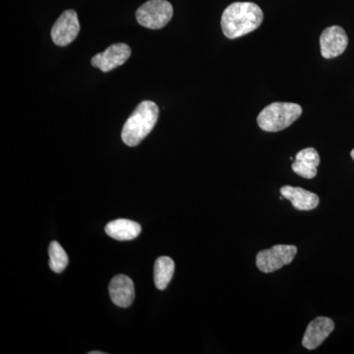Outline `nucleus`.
<instances>
[{
    "instance_id": "f257e3e1",
    "label": "nucleus",
    "mask_w": 354,
    "mask_h": 354,
    "mask_svg": "<svg viewBox=\"0 0 354 354\" xmlns=\"http://www.w3.org/2000/svg\"><path fill=\"white\" fill-rule=\"evenodd\" d=\"M264 14L252 2H234L223 11L221 29L228 39H237L255 31L262 24Z\"/></svg>"
},
{
    "instance_id": "f03ea898",
    "label": "nucleus",
    "mask_w": 354,
    "mask_h": 354,
    "mask_svg": "<svg viewBox=\"0 0 354 354\" xmlns=\"http://www.w3.org/2000/svg\"><path fill=\"white\" fill-rule=\"evenodd\" d=\"M158 113L160 109L155 102H140L122 128V141L129 147L138 146L155 127Z\"/></svg>"
},
{
    "instance_id": "7ed1b4c3",
    "label": "nucleus",
    "mask_w": 354,
    "mask_h": 354,
    "mask_svg": "<svg viewBox=\"0 0 354 354\" xmlns=\"http://www.w3.org/2000/svg\"><path fill=\"white\" fill-rule=\"evenodd\" d=\"M302 114V108L293 102H272L261 111L258 125L266 132H278L290 127Z\"/></svg>"
},
{
    "instance_id": "20e7f679",
    "label": "nucleus",
    "mask_w": 354,
    "mask_h": 354,
    "mask_svg": "<svg viewBox=\"0 0 354 354\" xmlns=\"http://www.w3.org/2000/svg\"><path fill=\"white\" fill-rule=\"evenodd\" d=\"M174 8L167 0H149L136 11L137 22L148 29H162L169 24Z\"/></svg>"
},
{
    "instance_id": "39448f33",
    "label": "nucleus",
    "mask_w": 354,
    "mask_h": 354,
    "mask_svg": "<svg viewBox=\"0 0 354 354\" xmlns=\"http://www.w3.org/2000/svg\"><path fill=\"white\" fill-rule=\"evenodd\" d=\"M297 253V247L295 245L272 246V248L260 251L256 256V265L261 272L269 274L276 272L283 266L290 264Z\"/></svg>"
},
{
    "instance_id": "423d86ee",
    "label": "nucleus",
    "mask_w": 354,
    "mask_h": 354,
    "mask_svg": "<svg viewBox=\"0 0 354 354\" xmlns=\"http://www.w3.org/2000/svg\"><path fill=\"white\" fill-rule=\"evenodd\" d=\"M80 32V23L74 10L64 11L51 29L53 43L58 46H66L71 44Z\"/></svg>"
},
{
    "instance_id": "0eeeda50",
    "label": "nucleus",
    "mask_w": 354,
    "mask_h": 354,
    "mask_svg": "<svg viewBox=\"0 0 354 354\" xmlns=\"http://www.w3.org/2000/svg\"><path fill=\"white\" fill-rule=\"evenodd\" d=\"M131 48L127 44H111L104 53H97L92 58V65L102 72H109L118 68L129 59Z\"/></svg>"
},
{
    "instance_id": "6e6552de",
    "label": "nucleus",
    "mask_w": 354,
    "mask_h": 354,
    "mask_svg": "<svg viewBox=\"0 0 354 354\" xmlns=\"http://www.w3.org/2000/svg\"><path fill=\"white\" fill-rule=\"evenodd\" d=\"M348 44V35L339 26L327 28L320 37L321 53L327 59L339 57L346 50Z\"/></svg>"
},
{
    "instance_id": "1a4fd4ad",
    "label": "nucleus",
    "mask_w": 354,
    "mask_h": 354,
    "mask_svg": "<svg viewBox=\"0 0 354 354\" xmlns=\"http://www.w3.org/2000/svg\"><path fill=\"white\" fill-rule=\"evenodd\" d=\"M334 329L335 323L332 319L327 317H318L314 319L305 330L302 346L310 351L318 348Z\"/></svg>"
},
{
    "instance_id": "9d476101",
    "label": "nucleus",
    "mask_w": 354,
    "mask_h": 354,
    "mask_svg": "<svg viewBox=\"0 0 354 354\" xmlns=\"http://www.w3.org/2000/svg\"><path fill=\"white\" fill-rule=\"evenodd\" d=\"M109 295L111 301L118 306L127 308L133 304L135 297L134 283L129 277L118 274L109 283Z\"/></svg>"
},
{
    "instance_id": "9b49d317",
    "label": "nucleus",
    "mask_w": 354,
    "mask_h": 354,
    "mask_svg": "<svg viewBox=\"0 0 354 354\" xmlns=\"http://www.w3.org/2000/svg\"><path fill=\"white\" fill-rule=\"evenodd\" d=\"M320 156L314 148H306L295 156L292 171L297 176L312 179L317 176V167L320 165Z\"/></svg>"
},
{
    "instance_id": "f8f14e48",
    "label": "nucleus",
    "mask_w": 354,
    "mask_h": 354,
    "mask_svg": "<svg viewBox=\"0 0 354 354\" xmlns=\"http://www.w3.org/2000/svg\"><path fill=\"white\" fill-rule=\"evenodd\" d=\"M281 196L291 202L292 206L299 211H311L318 206L319 197L315 193L300 187L283 186L281 189Z\"/></svg>"
},
{
    "instance_id": "ddd939ff",
    "label": "nucleus",
    "mask_w": 354,
    "mask_h": 354,
    "mask_svg": "<svg viewBox=\"0 0 354 354\" xmlns=\"http://www.w3.org/2000/svg\"><path fill=\"white\" fill-rule=\"evenodd\" d=\"M106 232L115 241H133L139 236L141 225L136 221L120 218L109 223L106 225Z\"/></svg>"
},
{
    "instance_id": "4468645a",
    "label": "nucleus",
    "mask_w": 354,
    "mask_h": 354,
    "mask_svg": "<svg viewBox=\"0 0 354 354\" xmlns=\"http://www.w3.org/2000/svg\"><path fill=\"white\" fill-rule=\"evenodd\" d=\"M174 260L167 256H162L158 258L153 267V281L158 290H164L171 283L174 276Z\"/></svg>"
},
{
    "instance_id": "2eb2a0df",
    "label": "nucleus",
    "mask_w": 354,
    "mask_h": 354,
    "mask_svg": "<svg viewBox=\"0 0 354 354\" xmlns=\"http://www.w3.org/2000/svg\"><path fill=\"white\" fill-rule=\"evenodd\" d=\"M50 254V268L53 272H62L68 266V256L62 246L57 241H53L48 248Z\"/></svg>"
},
{
    "instance_id": "dca6fc26",
    "label": "nucleus",
    "mask_w": 354,
    "mask_h": 354,
    "mask_svg": "<svg viewBox=\"0 0 354 354\" xmlns=\"http://www.w3.org/2000/svg\"><path fill=\"white\" fill-rule=\"evenodd\" d=\"M88 354H104V353H101V351H91Z\"/></svg>"
},
{
    "instance_id": "f3484780",
    "label": "nucleus",
    "mask_w": 354,
    "mask_h": 354,
    "mask_svg": "<svg viewBox=\"0 0 354 354\" xmlns=\"http://www.w3.org/2000/svg\"><path fill=\"white\" fill-rule=\"evenodd\" d=\"M351 158H353L354 160V149L353 151H351Z\"/></svg>"
}]
</instances>
